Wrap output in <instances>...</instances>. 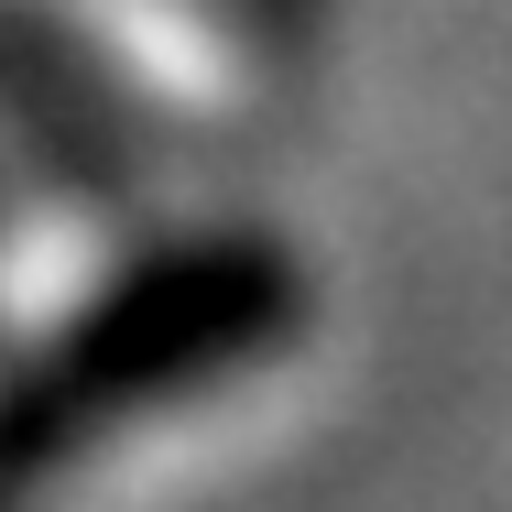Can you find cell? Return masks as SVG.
<instances>
[{
	"label": "cell",
	"instance_id": "1",
	"mask_svg": "<svg viewBox=\"0 0 512 512\" xmlns=\"http://www.w3.org/2000/svg\"><path fill=\"white\" fill-rule=\"evenodd\" d=\"M295 316H306V295H295L284 251H262V240L175 251L164 273L99 295L88 327L66 338V360H55V382H44V404H33L44 458L88 447L109 425H142V414H164V404L218 393L229 371L273 360V349L295 338Z\"/></svg>",
	"mask_w": 512,
	"mask_h": 512
},
{
	"label": "cell",
	"instance_id": "2",
	"mask_svg": "<svg viewBox=\"0 0 512 512\" xmlns=\"http://www.w3.org/2000/svg\"><path fill=\"white\" fill-rule=\"evenodd\" d=\"M22 11H44L99 77H120L131 99L175 120H229L262 88V55L218 0H22Z\"/></svg>",
	"mask_w": 512,
	"mask_h": 512
}]
</instances>
